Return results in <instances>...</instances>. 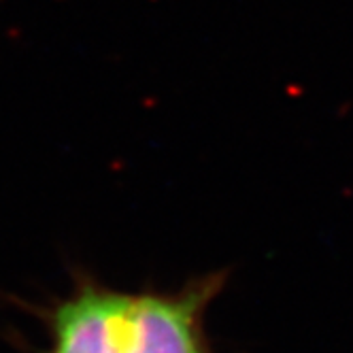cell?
Instances as JSON below:
<instances>
[{"instance_id": "cell-1", "label": "cell", "mask_w": 353, "mask_h": 353, "mask_svg": "<svg viewBox=\"0 0 353 353\" xmlns=\"http://www.w3.org/2000/svg\"><path fill=\"white\" fill-rule=\"evenodd\" d=\"M223 285L225 270H215L172 292L130 294L119 353H217L205 332V315Z\"/></svg>"}, {"instance_id": "cell-2", "label": "cell", "mask_w": 353, "mask_h": 353, "mask_svg": "<svg viewBox=\"0 0 353 353\" xmlns=\"http://www.w3.org/2000/svg\"><path fill=\"white\" fill-rule=\"evenodd\" d=\"M130 292L83 279L49 315V353H119Z\"/></svg>"}]
</instances>
